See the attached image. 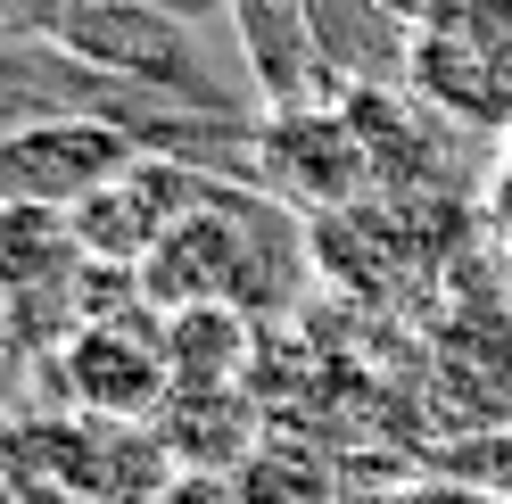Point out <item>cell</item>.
Here are the masks:
<instances>
[{
	"label": "cell",
	"mask_w": 512,
	"mask_h": 504,
	"mask_svg": "<svg viewBox=\"0 0 512 504\" xmlns=\"http://www.w3.org/2000/svg\"><path fill=\"white\" fill-rule=\"evenodd\" d=\"M0 480L34 504H157L166 438L149 422H100V414H58L0 430Z\"/></svg>",
	"instance_id": "cell-1"
},
{
	"label": "cell",
	"mask_w": 512,
	"mask_h": 504,
	"mask_svg": "<svg viewBox=\"0 0 512 504\" xmlns=\"http://www.w3.org/2000/svg\"><path fill=\"white\" fill-rule=\"evenodd\" d=\"M58 381H67L75 414L100 422H149L174 405V364H166V323L141 314H83L75 339L58 348Z\"/></svg>",
	"instance_id": "cell-2"
},
{
	"label": "cell",
	"mask_w": 512,
	"mask_h": 504,
	"mask_svg": "<svg viewBox=\"0 0 512 504\" xmlns=\"http://www.w3.org/2000/svg\"><path fill=\"white\" fill-rule=\"evenodd\" d=\"M50 42L67 58H83V67H100V75L149 83V91H190L199 108H215L199 42H190L174 25V9H157V0H75Z\"/></svg>",
	"instance_id": "cell-3"
},
{
	"label": "cell",
	"mask_w": 512,
	"mask_h": 504,
	"mask_svg": "<svg viewBox=\"0 0 512 504\" xmlns=\"http://www.w3.org/2000/svg\"><path fill=\"white\" fill-rule=\"evenodd\" d=\"M133 166V141L100 116H50V124H17L0 141V207L25 215H67L83 207L100 182Z\"/></svg>",
	"instance_id": "cell-4"
},
{
	"label": "cell",
	"mask_w": 512,
	"mask_h": 504,
	"mask_svg": "<svg viewBox=\"0 0 512 504\" xmlns=\"http://www.w3.org/2000/svg\"><path fill=\"white\" fill-rule=\"evenodd\" d=\"M190 199H199V182H190L182 166L133 157L116 182H100L83 207H67V240H75L83 265H124V273H141V257L190 215Z\"/></svg>",
	"instance_id": "cell-5"
},
{
	"label": "cell",
	"mask_w": 512,
	"mask_h": 504,
	"mask_svg": "<svg viewBox=\"0 0 512 504\" xmlns=\"http://www.w3.org/2000/svg\"><path fill=\"white\" fill-rule=\"evenodd\" d=\"M256 273V248H248V224L232 207H190L182 224L166 232L141 257V298L157 314H182V306H232Z\"/></svg>",
	"instance_id": "cell-6"
},
{
	"label": "cell",
	"mask_w": 512,
	"mask_h": 504,
	"mask_svg": "<svg viewBox=\"0 0 512 504\" xmlns=\"http://www.w3.org/2000/svg\"><path fill=\"white\" fill-rule=\"evenodd\" d=\"M256 166H265L273 191H290L298 207H339L372 182V157L356 141L347 108H273L265 116V141H256Z\"/></svg>",
	"instance_id": "cell-7"
},
{
	"label": "cell",
	"mask_w": 512,
	"mask_h": 504,
	"mask_svg": "<svg viewBox=\"0 0 512 504\" xmlns=\"http://www.w3.org/2000/svg\"><path fill=\"white\" fill-rule=\"evenodd\" d=\"M240 9V42H248V75L265 91V108H306L314 91L306 75H331L323 50H314L306 0H232Z\"/></svg>",
	"instance_id": "cell-8"
},
{
	"label": "cell",
	"mask_w": 512,
	"mask_h": 504,
	"mask_svg": "<svg viewBox=\"0 0 512 504\" xmlns=\"http://www.w3.org/2000/svg\"><path fill=\"white\" fill-rule=\"evenodd\" d=\"M166 364H174V389H240L248 314L240 306H182V314H166Z\"/></svg>",
	"instance_id": "cell-9"
},
{
	"label": "cell",
	"mask_w": 512,
	"mask_h": 504,
	"mask_svg": "<svg viewBox=\"0 0 512 504\" xmlns=\"http://www.w3.org/2000/svg\"><path fill=\"white\" fill-rule=\"evenodd\" d=\"M240 480V504H339V480L323 455L290 447V438H265V447H248V463L232 471Z\"/></svg>",
	"instance_id": "cell-10"
},
{
	"label": "cell",
	"mask_w": 512,
	"mask_h": 504,
	"mask_svg": "<svg viewBox=\"0 0 512 504\" xmlns=\"http://www.w3.org/2000/svg\"><path fill=\"white\" fill-rule=\"evenodd\" d=\"M157 504H240V480L232 471H174L157 488Z\"/></svg>",
	"instance_id": "cell-11"
},
{
	"label": "cell",
	"mask_w": 512,
	"mask_h": 504,
	"mask_svg": "<svg viewBox=\"0 0 512 504\" xmlns=\"http://www.w3.org/2000/svg\"><path fill=\"white\" fill-rule=\"evenodd\" d=\"M389 504H496L479 480H455V471H438V480H413V488H397Z\"/></svg>",
	"instance_id": "cell-12"
},
{
	"label": "cell",
	"mask_w": 512,
	"mask_h": 504,
	"mask_svg": "<svg viewBox=\"0 0 512 504\" xmlns=\"http://www.w3.org/2000/svg\"><path fill=\"white\" fill-rule=\"evenodd\" d=\"M75 0H0V25H25V34H58Z\"/></svg>",
	"instance_id": "cell-13"
},
{
	"label": "cell",
	"mask_w": 512,
	"mask_h": 504,
	"mask_svg": "<svg viewBox=\"0 0 512 504\" xmlns=\"http://www.w3.org/2000/svg\"><path fill=\"white\" fill-rule=\"evenodd\" d=\"M479 488H488L496 504H512V430H496V438H479Z\"/></svg>",
	"instance_id": "cell-14"
},
{
	"label": "cell",
	"mask_w": 512,
	"mask_h": 504,
	"mask_svg": "<svg viewBox=\"0 0 512 504\" xmlns=\"http://www.w3.org/2000/svg\"><path fill=\"white\" fill-rule=\"evenodd\" d=\"M372 9L389 17V25H405V34H422V25H438V17H455L463 0H372Z\"/></svg>",
	"instance_id": "cell-15"
},
{
	"label": "cell",
	"mask_w": 512,
	"mask_h": 504,
	"mask_svg": "<svg viewBox=\"0 0 512 504\" xmlns=\"http://www.w3.org/2000/svg\"><path fill=\"white\" fill-rule=\"evenodd\" d=\"M488 207H496V232L512 240V133H504V157H496V182H488Z\"/></svg>",
	"instance_id": "cell-16"
},
{
	"label": "cell",
	"mask_w": 512,
	"mask_h": 504,
	"mask_svg": "<svg viewBox=\"0 0 512 504\" xmlns=\"http://www.w3.org/2000/svg\"><path fill=\"white\" fill-rule=\"evenodd\" d=\"M0 504H17V488H9V480H0Z\"/></svg>",
	"instance_id": "cell-17"
},
{
	"label": "cell",
	"mask_w": 512,
	"mask_h": 504,
	"mask_svg": "<svg viewBox=\"0 0 512 504\" xmlns=\"http://www.w3.org/2000/svg\"><path fill=\"white\" fill-rule=\"evenodd\" d=\"M0 389H9V364H0Z\"/></svg>",
	"instance_id": "cell-18"
}]
</instances>
